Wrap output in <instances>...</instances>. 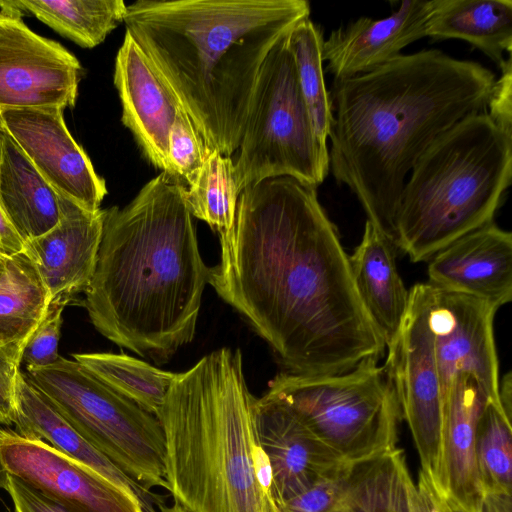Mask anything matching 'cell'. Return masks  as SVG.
<instances>
[{
    "label": "cell",
    "mask_w": 512,
    "mask_h": 512,
    "mask_svg": "<svg viewBox=\"0 0 512 512\" xmlns=\"http://www.w3.org/2000/svg\"><path fill=\"white\" fill-rule=\"evenodd\" d=\"M208 283L288 372L343 373L386 348L317 188L295 178H268L240 193L233 238Z\"/></svg>",
    "instance_id": "1"
},
{
    "label": "cell",
    "mask_w": 512,
    "mask_h": 512,
    "mask_svg": "<svg viewBox=\"0 0 512 512\" xmlns=\"http://www.w3.org/2000/svg\"><path fill=\"white\" fill-rule=\"evenodd\" d=\"M495 74L438 49L400 54L361 75L333 80L329 170L388 240L411 169L462 118L486 112Z\"/></svg>",
    "instance_id": "2"
},
{
    "label": "cell",
    "mask_w": 512,
    "mask_h": 512,
    "mask_svg": "<svg viewBox=\"0 0 512 512\" xmlns=\"http://www.w3.org/2000/svg\"><path fill=\"white\" fill-rule=\"evenodd\" d=\"M185 189L162 172L123 208L105 209L95 270L84 292L101 335L157 363L193 340L208 283Z\"/></svg>",
    "instance_id": "3"
},
{
    "label": "cell",
    "mask_w": 512,
    "mask_h": 512,
    "mask_svg": "<svg viewBox=\"0 0 512 512\" xmlns=\"http://www.w3.org/2000/svg\"><path fill=\"white\" fill-rule=\"evenodd\" d=\"M306 0H138L124 19L210 150L238 149L260 69Z\"/></svg>",
    "instance_id": "4"
},
{
    "label": "cell",
    "mask_w": 512,
    "mask_h": 512,
    "mask_svg": "<svg viewBox=\"0 0 512 512\" xmlns=\"http://www.w3.org/2000/svg\"><path fill=\"white\" fill-rule=\"evenodd\" d=\"M254 401L238 349H217L177 373L157 418L167 490L187 512H281Z\"/></svg>",
    "instance_id": "5"
},
{
    "label": "cell",
    "mask_w": 512,
    "mask_h": 512,
    "mask_svg": "<svg viewBox=\"0 0 512 512\" xmlns=\"http://www.w3.org/2000/svg\"><path fill=\"white\" fill-rule=\"evenodd\" d=\"M512 178V133L487 112L440 134L409 173L389 241L412 262L429 260L493 222Z\"/></svg>",
    "instance_id": "6"
},
{
    "label": "cell",
    "mask_w": 512,
    "mask_h": 512,
    "mask_svg": "<svg viewBox=\"0 0 512 512\" xmlns=\"http://www.w3.org/2000/svg\"><path fill=\"white\" fill-rule=\"evenodd\" d=\"M379 358L328 375L282 372L268 392L283 399L313 434L345 462L396 449L401 419L397 398Z\"/></svg>",
    "instance_id": "7"
},
{
    "label": "cell",
    "mask_w": 512,
    "mask_h": 512,
    "mask_svg": "<svg viewBox=\"0 0 512 512\" xmlns=\"http://www.w3.org/2000/svg\"><path fill=\"white\" fill-rule=\"evenodd\" d=\"M93 447L143 488L167 490L165 437L159 419L75 360L23 372Z\"/></svg>",
    "instance_id": "8"
},
{
    "label": "cell",
    "mask_w": 512,
    "mask_h": 512,
    "mask_svg": "<svg viewBox=\"0 0 512 512\" xmlns=\"http://www.w3.org/2000/svg\"><path fill=\"white\" fill-rule=\"evenodd\" d=\"M289 33L268 54L251 96L234 162L240 193L280 176L317 188L329 172L328 146L319 140L301 92Z\"/></svg>",
    "instance_id": "9"
},
{
    "label": "cell",
    "mask_w": 512,
    "mask_h": 512,
    "mask_svg": "<svg viewBox=\"0 0 512 512\" xmlns=\"http://www.w3.org/2000/svg\"><path fill=\"white\" fill-rule=\"evenodd\" d=\"M383 366L419 455L421 472L440 492L442 483L443 392L434 341L424 311L409 290L401 326L386 345Z\"/></svg>",
    "instance_id": "10"
},
{
    "label": "cell",
    "mask_w": 512,
    "mask_h": 512,
    "mask_svg": "<svg viewBox=\"0 0 512 512\" xmlns=\"http://www.w3.org/2000/svg\"><path fill=\"white\" fill-rule=\"evenodd\" d=\"M410 291L419 301L433 336L443 397L451 379L464 373L477 380L488 402L502 406L494 337L498 309L482 299L428 282L417 283Z\"/></svg>",
    "instance_id": "11"
},
{
    "label": "cell",
    "mask_w": 512,
    "mask_h": 512,
    "mask_svg": "<svg viewBox=\"0 0 512 512\" xmlns=\"http://www.w3.org/2000/svg\"><path fill=\"white\" fill-rule=\"evenodd\" d=\"M82 75L64 46L0 10V108L74 107Z\"/></svg>",
    "instance_id": "12"
},
{
    "label": "cell",
    "mask_w": 512,
    "mask_h": 512,
    "mask_svg": "<svg viewBox=\"0 0 512 512\" xmlns=\"http://www.w3.org/2000/svg\"><path fill=\"white\" fill-rule=\"evenodd\" d=\"M55 106L0 108V133L9 137L60 193L95 212L107 194L106 183L70 134Z\"/></svg>",
    "instance_id": "13"
},
{
    "label": "cell",
    "mask_w": 512,
    "mask_h": 512,
    "mask_svg": "<svg viewBox=\"0 0 512 512\" xmlns=\"http://www.w3.org/2000/svg\"><path fill=\"white\" fill-rule=\"evenodd\" d=\"M0 457L9 475L67 512H147L138 500L43 441L5 429Z\"/></svg>",
    "instance_id": "14"
},
{
    "label": "cell",
    "mask_w": 512,
    "mask_h": 512,
    "mask_svg": "<svg viewBox=\"0 0 512 512\" xmlns=\"http://www.w3.org/2000/svg\"><path fill=\"white\" fill-rule=\"evenodd\" d=\"M258 441L272 473L278 506L303 493L342 461L280 397L267 391L254 401Z\"/></svg>",
    "instance_id": "15"
},
{
    "label": "cell",
    "mask_w": 512,
    "mask_h": 512,
    "mask_svg": "<svg viewBox=\"0 0 512 512\" xmlns=\"http://www.w3.org/2000/svg\"><path fill=\"white\" fill-rule=\"evenodd\" d=\"M113 80L123 125L145 159L170 176L168 135L181 106L127 32L116 55Z\"/></svg>",
    "instance_id": "16"
},
{
    "label": "cell",
    "mask_w": 512,
    "mask_h": 512,
    "mask_svg": "<svg viewBox=\"0 0 512 512\" xmlns=\"http://www.w3.org/2000/svg\"><path fill=\"white\" fill-rule=\"evenodd\" d=\"M428 283L482 299L497 309L512 299V234L493 222L429 259Z\"/></svg>",
    "instance_id": "17"
},
{
    "label": "cell",
    "mask_w": 512,
    "mask_h": 512,
    "mask_svg": "<svg viewBox=\"0 0 512 512\" xmlns=\"http://www.w3.org/2000/svg\"><path fill=\"white\" fill-rule=\"evenodd\" d=\"M408 468L396 448L371 458L342 462L281 512H395Z\"/></svg>",
    "instance_id": "18"
},
{
    "label": "cell",
    "mask_w": 512,
    "mask_h": 512,
    "mask_svg": "<svg viewBox=\"0 0 512 512\" xmlns=\"http://www.w3.org/2000/svg\"><path fill=\"white\" fill-rule=\"evenodd\" d=\"M427 0H406L383 19L360 17L332 30L322 44L325 71L334 79L368 73L401 54L409 44L426 37Z\"/></svg>",
    "instance_id": "19"
},
{
    "label": "cell",
    "mask_w": 512,
    "mask_h": 512,
    "mask_svg": "<svg viewBox=\"0 0 512 512\" xmlns=\"http://www.w3.org/2000/svg\"><path fill=\"white\" fill-rule=\"evenodd\" d=\"M105 209L77 207L54 228L25 243L24 253L35 265L50 303L67 304L85 292L92 279L102 237Z\"/></svg>",
    "instance_id": "20"
},
{
    "label": "cell",
    "mask_w": 512,
    "mask_h": 512,
    "mask_svg": "<svg viewBox=\"0 0 512 512\" xmlns=\"http://www.w3.org/2000/svg\"><path fill=\"white\" fill-rule=\"evenodd\" d=\"M487 402L477 380L456 374L443 397L442 483L440 494L467 512L479 508L483 490L479 479L475 440L478 419Z\"/></svg>",
    "instance_id": "21"
},
{
    "label": "cell",
    "mask_w": 512,
    "mask_h": 512,
    "mask_svg": "<svg viewBox=\"0 0 512 512\" xmlns=\"http://www.w3.org/2000/svg\"><path fill=\"white\" fill-rule=\"evenodd\" d=\"M17 433L30 440H40L60 453L89 468L102 478L138 500L147 512H157L162 501L131 479L104 454L86 441L32 385L23 372L16 382L14 423Z\"/></svg>",
    "instance_id": "22"
},
{
    "label": "cell",
    "mask_w": 512,
    "mask_h": 512,
    "mask_svg": "<svg viewBox=\"0 0 512 512\" xmlns=\"http://www.w3.org/2000/svg\"><path fill=\"white\" fill-rule=\"evenodd\" d=\"M0 204L24 244L45 234L69 212L81 207L53 187L3 133H0Z\"/></svg>",
    "instance_id": "23"
},
{
    "label": "cell",
    "mask_w": 512,
    "mask_h": 512,
    "mask_svg": "<svg viewBox=\"0 0 512 512\" xmlns=\"http://www.w3.org/2000/svg\"><path fill=\"white\" fill-rule=\"evenodd\" d=\"M349 262L361 302L387 345L397 334L409 303V290L396 266V249L366 220Z\"/></svg>",
    "instance_id": "24"
},
{
    "label": "cell",
    "mask_w": 512,
    "mask_h": 512,
    "mask_svg": "<svg viewBox=\"0 0 512 512\" xmlns=\"http://www.w3.org/2000/svg\"><path fill=\"white\" fill-rule=\"evenodd\" d=\"M425 35L434 40H464L482 51L501 69L512 50V2L427 1Z\"/></svg>",
    "instance_id": "25"
},
{
    "label": "cell",
    "mask_w": 512,
    "mask_h": 512,
    "mask_svg": "<svg viewBox=\"0 0 512 512\" xmlns=\"http://www.w3.org/2000/svg\"><path fill=\"white\" fill-rule=\"evenodd\" d=\"M0 10L20 17L31 15L83 48H93L124 22L122 0H7Z\"/></svg>",
    "instance_id": "26"
},
{
    "label": "cell",
    "mask_w": 512,
    "mask_h": 512,
    "mask_svg": "<svg viewBox=\"0 0 512 512\" xmlns=\"http://www.w3.org/2000/svg\"><path fill=\"white\" fill-rule=\"evenodd\" d=\"M49 305V292L27 255L7 258L0 276V346L28 339Z\"/></svg>",
    "instance_id": "27"
},
{
    "label": "cell",
    "mask_w": 512,
    "mask_h": 512,
    "mask_svg": "<svg viewBox=\"0 0 512 512\" xmlns=\"http://www.w3.org/2000/svg\"><path fill=\"white\" fill-rule=\"evenodd\" d=\"M239 195L234 161L216 149L210 150L196 179L186 187L184 198L191 216L206 222L219 235L221 250L233 238Z\"/></svg>",
    "instance_id": "28"
},
{
    "label": "cell",
    "mask_w": 512,
    "mask_h": 512,
    "mask_svg": "<svg viewBox=\"0 0 512 512\" xmlns=\"http://www.w3.org/2000/svg\"><path fill=\"white\" fill-rule=\"evenodd\" d=\"M73 357L106 385L156 417L177 375L123 353H77Z\"/></svg>",
    "instance_id": "29"
},
{
    "label": "cell",
    "mask_w": 512,
    "mask_h": 512,
    "mask_svg": "<svg viewBox=\"0 0 512 512\" xmlns=\"http://www.w3.org/2000/svg\"><path fill=\"white\" fill-rule=\"evenodd\" d=\"M288 40L301 92L315 132L319 140L327 145L333 117L329 93L324 82L323 30L307 17L290 31Z\"/></svg>",
    "instance_id": "30"
},
{
    "label": "cell",
    "mask_w": 512,
    "mask_h": 512,
    "mask_svg": "<svg viewBox=\"0 0 512 512\" xmlns=\"http://www.w3.org/2000/svg\"><path fill=\"white\" fill-rule=\"evenodd\" d=\"M475 455L483 492L511 494V416L501 405L484 404L477 423Z\"/></svg>",
    "instance_id": "31"
},
{
    "label": "cell",
    "mask_w": 512,
    "mask_h": 512,
    "mask_svg": "<svg viewBox=\"0 0 512 512\" xmlns=\"http://www.w3.org/2000/svg\"><path fill=\"white\" fill-rule=\"evenodd\" d=\"M210 149L188 114L180 108L168 135L170 176L188 185L196 179Z\"/></svg>",
    "instance_id": "32"
},
{
    "label": "cell",
    "mask_w": 512,
    "mask_h": 512,
    "mask_svg": "<svg viewBox=\"0 0 512 512\" xmlns=\"http://www.w3.org/2000/svg\"><path fill=\"white\" fill-rule=\"evenodd\" d=\"M64 307L63 303H50L42 321L27 339L22 355L26 368L46 367L61 357L58 344Z\"/></svg>",
    "instance_id": "33"
},
{
    "label": "cell",
    "mask_w": 512,
    "mask_h": 512,
    "mask_svg": "<svg viewBox=\"0 0 512 512\" xmlns=\"http://www.w3.org/2000/svg\"><path fill=\"white\" fill-rule=\"evenodd\" d=\"M26 340L0 346V423H14L16 382Z\"/></svg>",
    "instance_id": "34"
},
{
    "label": "cell",
    "mask_w": 512,
    "mask_h": 512,
    "mask_svg": "<svg viewBox=\"0 0 512 512\" xmlns=\"http://www.w3.org/2000/svg\"><path fill=\"white\" fill-rule=\"evenodd\" d=\"M395 512H449V508L443 495L423 472L420 471L415 483L408 471Z\"/></svg>",
    "instance_id": "35"
},
{
    "label": "cell",
    "mask_w": 512,
    "mask_h": 512,
    "mask_svg": "<svg viewBox=\"0 0 512 512\" xmlns=\"http://www.w3.org/2000/svg\"><path fill=\"white\" fill-rule=\"evenodd\" d=\"M511 66L510 55L500 69L501 76L495 81L486 112L497 125L512 133Z\"/></svg>",
    "instance_id": "36"
},
{
    "label": "cell",
    "mask_w": 512,
    "mask_h": 512,
    "mask_svg": "<svg viewBox=\"0 0 512 512\" xmlns=\"http://www.w3.org/2000/svg\"><path fill=\"white\" fill-rule=\"evenodd\" d=\"M6 491L10 495L15 512H67L42 493L11 475H8Z\"/></svg>",
    "instance_id": "37"
},
{
    "label": "cell",
    "mask_w": 512,
    "mask_h": 512,
    "mask_svg": "<svg viewBox=\"0 0 512 512\" xmlns=\"http://www.w3.org/2000/svg\"><path fill=\"white\" fill-rule=\"evenodd\" d=\"M25 244L9 222L0 204V256L10 258L24 251Z\"/></svg>",
    "instance_id": "38"
},
{
    "label": "cell",
    "mask_w": 512,
    "mask_h": 512,
    "mask_svg": "<svg viewBox=\"0 0 512 512\" xmlns=\"http://www.w3.org/2000/svg\"><path fill=\"white\" fill-rule=\"evenodd\" d=\"M511 507V494L486 491L476 512H512Z\"/></svg>",
    "instance_id": "39"
},
{
    "label": "cell",
    "mask_w": 512,
    "mask_h": 512,
    "mask_svg": "<svg viewBox=\"0 0 512 512\" xmlns=\"http://www.w3.org/2000/svg\"><path fill=\"white\" fill-rule=\"evenodd\" d=\"M512 379L508 372L499 384V396L505 412L511 416L512 412Z\"/></svg>",
    "instance_id": "40"
},
{
    "label": "cell",
    "mask_w": 512,
    "mask_h": 512,
    "mask_svg": "<svg viewBox=\"0 0 512 512\" xmlns=\"http://www.w3.org/2000/svg\"><path fill=\"white\" fill-rule=\"evenodd\" d=\"M5 429L1 428L0 427V439L3 435V432H4ZM8 472L6 471L4 465H3V462L1 460V457H0V490L1 489H4L6 490L7 489V484H8Z\"/></svg>",
    "instance_id": "41"
},
{
    "label": "cell",
    "mask_w": 512,
    "mask_h": 512,
    "mask_svg": "<svg viewBox=\"0 0 512 512\" xmlns=\"http://www.w3.org/2000/svg\"><path fill=\"white\" fill-rule=\"evenodd\" d=\"M159 509L161 512H187L179 503L174 501V504L170 507L160 504Z\"/></svg>",
    "instance_id": "42"
},
{
    "label": "cell",
    "mask_w": 512,
    "mask_h": 512,
    "mask_svg": "<svg viewBox=\"0 0 512 512\" xmlns=\"http://www.w3.org/2000/svg\"><path fill=\"white\" fill-rule=\"evenodd\" d=\"M446 502H447V500H446ZM447 505H448V508H449V512H467V511H465V510H463V509H461V508H459V507H457L455 505L450 504L449 502H447Z\"/></svg>",
    "instance_id": "43"
},
{
    "label": "cell",
    "mask_w": 512,
    "mask_h": 512,
    "mask_svg": "<svg viewBox=\"0 0 512 512\" xmlns=\"http://www.w3.org/2000/svg\"><path fill=\"white\" fill-rule=\"evenodd\" d=\"M7 258L0 256V276L4 272Z\"/></svg>",
    "instance_id": "44"
}]
</instances>
